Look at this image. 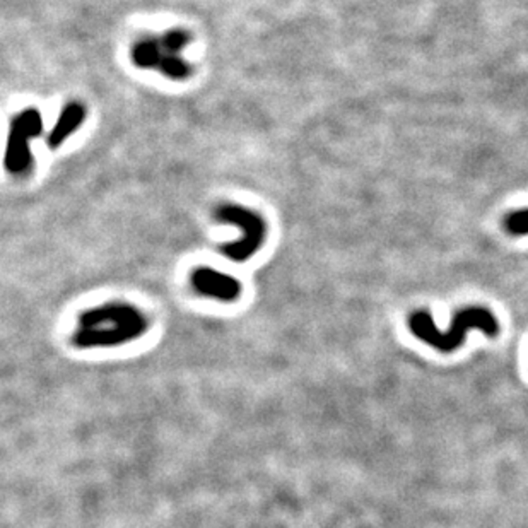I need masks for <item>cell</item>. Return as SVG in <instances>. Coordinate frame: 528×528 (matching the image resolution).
<instances>
[{
	"mask_svg": "<svg viewBox=\"0 0 528 528\" xmlns=\"http://www.w3.org/2000/svg\"><path fill=\"white\" fill-rule=\"evenodd\" d=\"M151 331V320L138 306L110 301L80 312L71 344L78 351H112L130 346Z\"/></svg>",
	"mask_w": 528,
	"mask_h": 528,
	"instance_id": "obj_1",
	"label": "cell"
},
{
	"mask_svg": "<svg viewBox=\"0 0 528 528\" xmlns=\"http://www.w3.org/2000/svg\"><path fill=\"white\" fill-rule=\"evenodd\" d=\"M505 228L509 235L524 236L528 235V209L509 213L505 217Z\"/></svg>",
	"mask_w": 528,
	"mask_h": 528,
	"instance_id": "obj_10",
	"label": "cell"
},
{
	"mask_svg": "<svg viewBox=\"0 0 528 528\" xmlns=\"http://www.w3.org/2000/svg\"><path fill=\"white\" fill-rule=\"evenodd\" d=\"M411 332L423 342L440 352H453L458 349L470 331H481L488 337H496L499 333V323L496 316L486 308L470 306L455 314L450 329L447 332L438 331L430 312L419 310L409 316Z\"/></svg>",
	"mask_w": 528,
	"mask_h": 528,
	"instance_id": "obj_2",
	"label": "cell"
},
{
	"mask_svg": "<svg viewBox=\"0 0 528 528\" xmlns=\"http://www.w3.org/2000/svg\"><path fill=\"white\" fill-rule=\"evenodd\" d=\"M190 286L198 296L219 303H236L243 294V284L236 277L207 265L192 271Z\"/></svg>",
	"mask_w": 528,
	"mask_h": 528,
	"instance_id": "obj_5",
	"label": "cell"
},
{
	"mask_svg": "<svg viewBox=\"0 0 528 528\" xmlns=\"http://www.w3.org/2000/svg\"><path fill=\"white\" fill-rule=\"evenodd\" d=\"M88 115V110L82 103L79 101H71L63 106V110L60 112L57 123L52 127L50 134L46 136V144L50 149H59L60 146L71 138L79 127L84 123Z\"/></svg>",
	"mask_w": 528,
	"mask_h": 528,
	"instance_id": "obj_6",
	"label": "cell"
},
{
	"mask_svg": "<svg viewBox=\"0 0 528 528\" xmlns=\"http://www.w3.org/2000/svg\"><path fill=\"white\" fill-rule=\"evenodd\" d=\"M164 57V48L161 45V39L142 38L134 43L130 50V60L138 69H159V63Z\"/></svg>",
	"mask_w": 528,
	"mask_h": 528,
	"instance_id": "obj_7",
	"label": "cell"
},
{
	"mask_svg": "<svg viewBox=\"0 0 528 528\" xmlns=\"http://www.w3.org/2000/svg\"><path fill=\"white\" fill-rule=\"evenodd\" d=\"M214 219L219 222L235 224L243 231V236L238 241L224 243L219 248L221 254L228 256L231 262H248L264 247L267 236V224L264 217L256 214L252 209L233 202H226L215 209Z\"/></svg>",
	"mask_w": 528,
	"mask_h": 528,
	"instance_id": "obj_3",
	"label": "cell"
},
{
	"mask_svg": "<svg viewBox=\"0 0 528 528\" xmlns=\"http://www.w3.org/2000/svg\"><path fill=\"white\" fill-rule=\"evenodd\" d=\"M43 134V115L38 108L29 106L14 115L9 125L4 166L11 175H29L33 170L31 140Z\"/></svg>",
	"mask_w": 528,
	"mask_h": 528,
	"instance_id": "obj_4",
	"label": "cell"
},
{
	"mask_svg": "<svg viewBox=\"0 0 528 528\" xmlns=\"http://www.w3.org/2000/svg\"><path fill=\"white\" fill-rule=\"evenodd\" d=\"M157 71L173 80H187L194 72L192 65L180 54H170L166 50H164V57L161 60Z\"/></svg>",
	"mask_w": 528,
	"mask_h": 528,
	"instance_id": "obj_8",
	"label": "cell"
},
{
	"mask_svg": "<svg viewBox=\"0 0 528 528\" xmlns=\"http://www.w3.org/2000/svg\"><path fill=\"white\" fill-rule=\"evenodd\" d=\"M159 39H161V45H163V48L166 52H170V54H180L192 41V37H190V33L187 29L175 28V29L166 31Z\"/></svg>",
	"mask_w": 528,
	"mask_h": 528,
	"instance_id": "obj_9",
	"label": "cell"
}]
</instances>
